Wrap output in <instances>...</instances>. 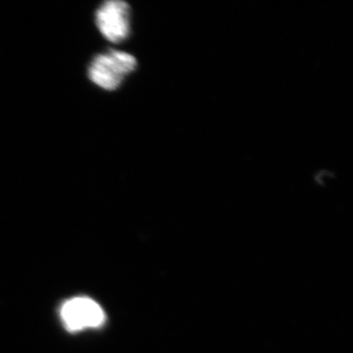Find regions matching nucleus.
<instances>
[{
  "mask_svg": "<svg viewBox=\"0 0 353 353\" xmlns=\"http://www.w3.org/2000/svg\"><path fill=\"white\" fill-rule=\"evenodd\" d=\"M137 66L138 61L134 55L125 51L109 50L92 59L88 66V78L97 87L111 92L117 90Z\"/></svg>",
  "mask_w": 353,
  "mask_h": 353,
  "instance_id": "nucleus-1",
  "label": "nucleus"
},
{
  "mask_svg": "<svg viewBox=\"0 0 353 353\" xmlns=\"http://www.w3.org/2000/svg\"><path fill=\"white\" fill-rule=\"evenodd\" d=\"M95 23L108 41L122 43L131 34V7L122 0L104 2L95 12Z\"/></svg>",
  "mask_w": 353,
  "mask_h": 353,
  "instance_id": "nucleus-2",
  "label": "nucleus"
},
{
  "mask_svg": "<svg viewBox=\"0 0 353 353\" xmlns=\"http://www.w3.org/2000/svg\"><path fill=\"white\" fill-rule=\"evenodd\" d=\"M61 317L69 331L99 328L105 320L101 306L88 297H75L63 304Z\"/></svg>",
  "mask_w": 353,
  "mask_h": 353,
  "instance_id": "nucleus-3",
  "label": "nucleus"
}]
</instances>
